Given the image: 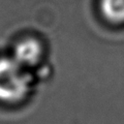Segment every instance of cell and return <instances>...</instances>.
<instances>
[{
    "label": "cell",
    "instance_id": "3957f363",
    "mask_svg": "<svg viewBox=\"0 0 124 124\" xmlns=\"http://www.w3.org/2000/svg\"><path fill=\"white\" fill-rule=\"evenodd\" d=\"M100 10L108 21L124 22V0H100Z\"/></svg>",
    "mask_w": 124,
    "mask_h": 124
},
{
    "label": "cell",
    "instance_id": "7a4b0ae2",
    "mask_svg": "<svg viewBox=\"0 0 124 124\" xmlns=\"http://www.w3.org/2000/svg\"><path fill=\"white\" fill-rule=\"evenodd\" d=\"M41 52V46L36 39L25 38L17 44L13 58L23 67L33 66L39 61Z\"/></svg>",
    "mask_w": 124,
    "mask_h": 124
},
{
    "label": "cell",
    "instance_id": "6da1fadb",
    "mask_svg": "<svg viewBox=\"0 0 124 124\" xmlns=\"http://www.w3.org/2000/svg\"><path fill=\"white\" fill-rule=\"evenodd\" d=\"M14 58L0 59V100L16 102L28 94L31 77Z\"/></svg>",
    "mask_w": 124,
    "mask_h": 124
}]
</instances>
